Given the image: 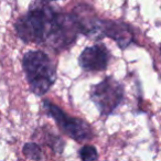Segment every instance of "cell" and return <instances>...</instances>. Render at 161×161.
<instances>
[{"mask_svg":"<svg viewBox=\"0 0 161 161\" xmlns=\"http://www.w3.org/2000/svg\"><path fill=\"white\" fill-rule=\"evenodd\" d=\"M56 11L49 3H32L27 14L19 18L14 25L18 36L25 43L44 45Z\"/></svg>","mask_w":161,"mask_h":161,"instance_id":"1","label":"cell"},{"mask_svg":"<svg viewBox=\"0 0 161 161\" xmlns=\"http://www.w3.org/2000/svg\"><path fill=\"white\" fill-rule=\"evenodd\" d=\"M22 69L30 91L38 96L47 94L56 80L55 65L43 51L32 50L23 55Z\"/></svg>","mask_w":161,"mask_h":161,"instance_id":"2","label":"cell"},{"mask_svg":"<svg viewBox=\"0 0 161 161\" xmlns=\"http://www.w3.org/2000/svg\"><path fill=\"white\" fill-rule=\"evenodd\" d=\"M80 33V23L73 14L56 11L44 45L56 52H61L71 47Z\"/></svg>","mask_w":161,"mask_h":161,"instance_id":"3","label":"cell"},{"mask_svg":"<svg viewBox=\"0 0 161 161\" xmlns=\"http://www.w3.org/2000/svg\"><path fill=\"white\" fill-rule=\"evenodd\" d=\"M91 99L102 116H109L124 101L125 91L118 80L107 76L91 90Z\"/></svg>","mask_w":161,"mask_h":161,"instance_id":"4","label":"cell"},{"mask_svg":"<svg viewBox=\"0 0 161 161\" xmlns=\"http://www.w3.org/2000/svg\"><path fill=\"white\" fill-rule=\"evenodd\" d=\"M43 107L45 112L49 114V116L53 118L54 121L58 124L61 130L69 138L74 139L77 142H83L94 137L92 127L84 119L69 116L58 105L47 99L43 101Z\"/></svg>","mask_w":161,"mask_h":161,"instance_id":"5","label":"cell"},{"mask_svg":"<svg viewBox=\"0 0 161 161\" xmlns=\"http://www.w3.org/2000/svg\"><path fill=\"white\" fill-rule=\"evenodd\" d=\"M88 29L90 30L86 33V36L94 40L110 38L118 44L120 49L127 47L134 41V33L131 28L119 21L95 18Z\"/></svg>","mask_w":161,"mask_h":161,"instance_id":"6","label":"cell"},{"mask_svg":"<svg viewBox=\"0 0 161 161\" xmlns=\"http://www.w3.org/2000/svg\"><path fill=\"white\" fill-rule=\"evenodd\" d=\"M110 53L104 44H95L84 49L78 58V64L84 71L99 72L107 69Z\"/></svg>","mask_w":161,"mask_h":161,"instance_id":"7","label":"cell"},{"mask_svg":"<svg viewBox=\"0 0 161 161\" xmlns=\"http://www.w3.org/2000/svg\"><path fill=\"white\" fill-rule=\"evenodd\" d=\"M23 154L30 160L40 161L42 159L41 147L36 142H27L23 146Z\"/></svg>","mask_w":161,"mask_h":161,"instance_id":"8","label":"cell"},{"mask_svg":"<svg viewBox=\"0 0 161 161\" xmlns=\"http://www.w3.org/2000/svg\"><path fill=\"white\" fill-rule=\"evenodd\" d=\"M78 154L82 161H96L98 159V152L94 146H83L78 151Z\"/></svg>","mask_w":161,"mask_h":161,"instance_id":"9","label":"cell"}]
</instances>
